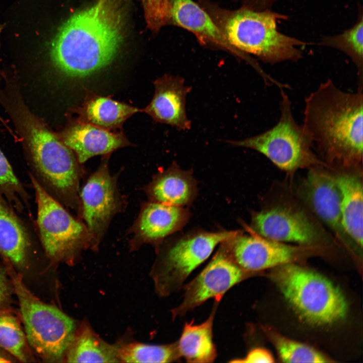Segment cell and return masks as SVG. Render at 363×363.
Wrapping results in <instances>:
<instances>
[{
  "instance_id": "obj_1",
  "label": "cell",
  "mask_w": 363,
  "mask_h": 363,
  "mask_svg": "<svg viewBox=\"0 0 363 363\" xmlns=\"http://www.w3.org/2000/svg\"><path fill=\"white\" fill-rule=\"evenodd\" d=\"M123 0H97L72 15L60 27L50 50L54 68L68 78H82L108 66L123 40Z\"/></svg>"
},
{
  "instance_id": "obj_2",
  "label": "cell",
  "mask_w": 363,
  "mask_h": 363,
  "mask_svg": "<svg viewBox=\"0 0 363 363\" xmlns=\"http://www.w3.org/2000/svg\"><path fill=\"white\" fill-rule=\"evenodd\" d=\"M363 88L345 91L331 79L305 100L302 128L313 150L331 164L357 165L363 151Z\"/></svg>"
},
{
  "instance_id": "obj_3",
  "label": "cell",
  "mask_w": 363,
  "mask_h": 363,
  "mask_svg": "<svg viewBox=\"0 0 363 363\" xmlns=\"http://www.w3.org/2000/svg\"><path fill=\"white\" fill-rule=\"evenodd\" d=\"M208 13L229 43L238 50L275 65L302 57L297 48L306 43L277 30V21L287 17L270 10L245 7L234 11L207 5Z\"/></svg>"
},
{
  "instance_id": "obj_4",
  "label": "cell",
  "mask_w": 363,
  "mask_h": 363,
  "mask_svg": "<svg viewBox=\"0 0 363 363\" xmlns=\"http://www.w3.org/2000/svg\"><path fill=\"white\" fill-rule=\"evenodd\" d=\"M23 117L28 175L64 206L76 209L81 170L75 154L32 114Z\"/></svg>"
},
{
  "instance_id": "obj_5",
  "label": "cell",
  "mask_w": 363,
  "mask_h": 363,
  "mask_svg": "<svg viewBox=\"0 0 363 363\" xmlns=\"http://www.w3.org/2000/svg\"><path fill=\"white\" fill-rule=\"evenodd\" d=\"M272 277L286 300L308 322L330 324L346 315L347 304L342 293L323 276L288 263L277 266Z\"/></svg>"
},
{
  "instance_id": "obj_6",
  "label": "cell",
  "mask_w": 363,
  "mask_h": 363,
  "mask_svg": "<svg viewBox=\"0 0 363 363\" xmlns=\"http://www.w3.org/2000/svg\"><path fill=\"white\" fill-rule=\"evenodd\" d=\"M6 268L18 299L29 345L47 361L65 359L77 331L74 320L57 308L37 298L10 266Z\"/></svg>"
},
{
  "instance_id": "obj_7",
  "label": "cell",
  "mask_w": 363,
  "mask_h": 363,
  "mask_svg": "<svg viewBox=\"0 0 363 363\" xmlns=\"http://www.w3.org/2000/svg\"><path fill=\"white\" fill-rule=\"evenodd\" d=\"M280 115L277 123L262 133L243 140L229 141V144L255 150L287 172L324 165L313 152L302 126L295 121L288 95L284 88H280Z\"/></svg>"
},
{
  "instance_id": "obj_8",
  "label": "cell",
  "mask_w": 363,
  "mask_h": 363,
  "mask_svg": "<svg viewBox=\"0 0 363 363\" xmlns=\"http://www.w3.org/2000/svg\"><path fill=\"white\" fill-rule=\"evenodd\" d=\"M28 176L37 206L35 226L46 258L52 263L73 264L82 251L93 246L86 225L74 218Z\"/></svg>"
},
{
  "instance_id": "obj_9",
  "label": "cell",
  "mask_w": 363,
  "mask_h": 363,
  "mask_svg": "<svg viewBox=\"0 0 363 363\" xmlns=\"http://www.w3.org/2000/svg\"><path fill=\"white\" fill-rule=\"evenodd\" d=\"M238 233L199 231L170 244L161 252L151 271L156 293L166 297L182 289L191 273L209 258L217 245Z\"/></svg>"
},
{
  "instance_id": "obj_10",
  "label": "cell",
  "mask_w": 363,
  "mask_h": 363,
  "mask_svg": "<svg viewBox=\"0 0 363 363\" xmlns=\"http://www.w3.org/2000/svg\"><path fill=\"white\" fill-rule=\"evenodd\" d=\"M252 273L243 269L235 263L224 242L222 243L202 271L184 285L182 302L171 310L173 320L185 316L209 299H222L229 289L247 279Z\"/></svg>"
},
{
  "instance_id": "obj_11",
  "label": "cell",
  "mask_w": 363,
  "mask_h": 363,
  "mask_svg": "<svg viewBox=\"0 0 363 363\" xmlns=\"http://www.w3.org/2000/svg\"><path fill=\"white\" fill-rule=\"evenodd\" d=\"M0 256L5 264L19 269L47 260L34 218L22 216L1 193Z\"/></svg>"
},
{
  "instance_id": "obj_12",
  "label": "cell",
  "mask_w": 363,
  "mask_h": 363,
  "mask_svg": "<svg viewBox=\"0 0 363 363\" xmlns=\"http://www.w3.org/2000/svg\"><path fill=\"white\" fill-rule=\"evenodd\" d=\"M81 199L85 225L93 246L96 247L120 205L116 182L106 162L88 178L82 190Z\"/></svg>"
},
{
  "instance_id": "obj_13",
  "label": "cell",
  "mask_w": 363,
  "mask_h": 363,
  "mask_svg": "<svg viewBox=\"0 0 363 363\" xmlns=\"http://www.w3.org/2000/svg\"><path fill=\"white\" fill-rule=\"evenodd\" d=\"M251 226L254 233L282 243L308 246L322 238L314 223L304 213L286 207L254 212Z\"/></svg>"
},
{
  "instance_id": "obj_14",
  "label": "cell",
  "mask_w": 363,
  "mask_h": 363,
  "mask_svg": "<svg viewBox=\"0 0 363 363\" xmlns=\"http://www.w3.org/2000/svg\"><path fill=\"white\" fill-rule=\"evenodd\" d=\"M224 243L235 263L251 272L291 263L304 250L302 247L286 245L255 233L243 235L239 232Z\"/></svg>"
},
{
  "instance_id": "obj_15",
  "label": "cell",
  "mask_w": 363,
  "mask_h": 363,
  "mask_svg": "<svg viewBox=\"0 0 363 363\" xmlns=\"http://www.w3.org/2000/svg\"><path fill=\"white\" fill-rule=\"evenodd\" d=\"M304 197L319 218L340 240L352 241L343 228L340 211V193L335 177L313 168L302 185Z\"/></svg>"
},
{
  "instance_id": "obj_16",
  "label": "cell",
  "mask_w": 363,
  "mask_h": 363,
  "mask_svg": "<svg viewBox=\"0 0 363 363\" xmlns=\"http://www.w3.org/2000/svg\"><path fill=\"white\" fill-rule=\"evenodd\" d=\"M155 92L144 109L155 121L170 125L178 130H189L191 122L186 112V97L192 87L185 84L183 78L166 74L154 82Z\"/></svg>"
},
{
  "instance_id": "obj_17",
  "label": "cell",
  "mask_w": 363,
  "mask_h": 363,
  "mask_svg": "<svg viewBox=\"0 0 363 363\" xmlns=\"http://www.w3.org/2000/svg\"><path fill=\"white\" fill-rule=\"evenodd\" d=\"M170 21L196 35L199 39L209 42L246 60L256 70L258 65L248 55L232 46L214 22L210 15L192 0H169Z\"/></svg>"
},
{
  "instance_id": "obj_18",
  "label": "cell",
  "mask_w": 363,
  "mask_h": 363,
  "mask_svg": "<svg viewBox=\"0 0 363 363\" xmlns=\"http://www.w3.org/2000/svg\"><path fill=\"white\" fill-rule=\"evenodd\" d=\"M60 140L75 153L80 163L96 155L109 153L129 144L121 134L113 133L89 123L72 125Z\"/></svg>"
},
{
  "instance_id": "obj_19",
  "label": "cell",
  "mask_w": 363,
  "mask_h": 363,
  "mask_svg": "<svg viewBox=\"0 0 363 363\" xmlns=\"http://www.w3.org/2000/svg\"><path fill=\"white\" fill-rule=\"evenodd\" d=\"M189 217L182 206L153 202L144 206L136 226V236L141 242L157 243L180 229Z\"/></svg>"
},
{
  "instance_id": "obj_20",
  "label": "cell",
  "mask_w": 363,
  "mask_h": 363,
  "mask_svg": "<svg viewBox=\"0 0 363 363\" xmlns=\"http://www.w3.org/2000/svg\"><path fill=\"white\" fill-rule=\"evenodd\" d=\"M222 299L214 298V303L208 318L204 322L195 325L194 320L185 322L180 338L177 341L182 357L191 363H210L217 356L213 340V325L219 302Z\"/></svg>"
},
{
  "instance_id": "obj_21",
  "label": "cell",
  "mask_w": 363,
  "mask_h": 363,
  "mask_svg": "<svg viewBox=\"0 0 363 363\" xmlns=\"http://www.w3.org/2000/svg\"><path fill=\"white\" fill-rule=\"evenodd\" d=\"M148 192L154 202L183 207L195 197L196 182L190 170L180 169L174 162L154 177Z\"/></svg>"
},
{
  "instance_id": "obj_22",
  "label": "cell",
  "mask_w": 363,
  "mask_h": 363,
  "mask_svg": "<svg viewBox=\"0 0 363 363\" xmlns=\"http://www.w3.org/2000/svg\"><path fill=\"white\" fill-rule=\"evenodd\" d=\"M340 193V211L345 232L361 248L362 247L363 188L359 177L344 173L335 177Z\"/></svg>"
},
{
  "instance_id": "obj_23",
  "label": "cell",
  "mask_w": 363,
  "mask_h": 363,
  "mask_svg": "<svg viewBox=\"0 0 363 363\" xmlns=\"http://www.w3.org/2000/svg\"><path fill=\"white\" fill-rule=\"evenodd\" d=\"M65 359L68 362H119L116 345L99 338L88 326L76 331Z\"/></svg>"
},
{
  "instance_id": "obj_24",
  "label": "cell",
  "mask_w": 363,
  "mask_h": 363,
  "mask_svg": "<svg viewBox=\"0 0 363 363\" xmlns=\"http://www.w3.org/2000/svg\"><path fill=\"white\" fill-rule=\"evenodd\" d=\"M139 109L110 98L97 96L88 100L82 109L87 123L103 129L120 126Z\"/></svg>"
},
{
  "instance_id": "obj_25",
  "label": "cell",
  "mask_w": 363,
  "mask_h": 363,
  "mask_svg": "<svg viewBox=\"0 0 363 363\" xmlns=\"http://www.w3.org/2000/svg\"><path fill=\"white\" fill-rule=\"evenodd\" d=\"M123 362H173L182 358L177 341L162 345L130 342L116 345Z\"/></svg>"
},
{
  "instance_id": "obj_26",
  "label": "cell",
  "mask_w": 363,
  "mask_h": 363,
  "mask_svg": "<svg viewBox=\"0 0 363 363\" xmlns=\"http://www.w3.org/2000/svg\"><path fill=\"white\" fill-rule=\"evenodd\" d=\"M357 23L351 28L334 36H325L323 45L338 49L345 53L354 64L357 75V88H363V18L359 16Z\"/></svg>"
},
{
  "instance_id": "obj_27",
  "label": "cell",
  "mask_w": 363,
  "mask_h": 363,
  "mask_svg": "<svg viewBox=\"0 0 363 363\" xmlns=\"http://www.w3.org/2000/svg\"><path fill=\"white\" fill-rule=\"evenodd\" d=\"M0 193L21 214L33 217L31 197L15 172L11 164L0 149Z\"/></svg>"
},
{
  "instance_id": "obj_28",
  "label": "cell",
  "mask_w": 363,
  "mask_h": 363,
  "mask_svg": "<svg viewBox=\"0 0 363 363\" xmlns=\"http://www.w3.org/2000/svg\"><path fill=\"white\" fill-rule=\"evenodd\" d=\"M25 332L13 314L0 310V347L19 360L30 359Z\"/></svg>"
},
{
  "instance_id": "obj_29",
  "label": "cell",
  "mask_w": 363,
  "mask_h": 363,
  "mask_svg": "<svg viewBox=\"0 0 363 363\" xmlns=\"http://www.w3.org/2000/svg\"><path fill=\"white\" fill-rule=\"evenodd\" d=\"M278 354L287 362H326L329 361L315 349L286 338L275 333L271 334Z\"/></svg>"
},
{
  "instance_id": "obj_30",
  "label": "cell",
  "mask_w": 363,
  "mask_h": 363,
  "mask_svg": "<svg viewBox=\"0 0 363 363\" xmlns=\"http://www.w3.org/2000/svg\"><path fill=\"white\" fill-rule=\"evenodd\" d=\"M14 292L7 269L0 265V307L8 302Z\"/></svg>"
},
{
  "instance_id": "obj_31",
  "label": "cell",
  "mask_w": 363,
  "mask_h": 363,
  "mask_svg": "<svg viewBox=\"0 0 363 363\" xmlns=\"http://www.w3.org/2000/svg\"><path fill=\"white\" fill-rule=\"evenodd\" d=\"M230 362L270 363L274 362L273 357L266 350L256 348L249 351L247 356L243 358H236Z\"/></svg>"
},
{
  "instance_id": "obj_32",
  "label": "cell",
  "mask_w": 363,
  "mask_h": 363,
  "mask_svg": "<svg viewBox=\"0 0 363 363\" xmlns=\"http://www.w3.org/2000/svg\"><path fill=\"white\" fill-rule=\"evenodd\" d=\"M278 0H244L245 4L255 10L262 11L270 10Z\"/></svg>"
},
{
  "instance_id": "obj_33",
  "label": "cell",
  "mask_w": 363,
  "mask_h": 363,
  "mask_svg": "<svg viewBox=\"0 0 363 363\" xmlns=\"http://www.w3.org/2000/svg\"><path fill=\"white\" fill-rule=\"evenodd\" d=\"M11 361L8 359L6 357L0 355V362H8Z\"/></svg>"
},
{
  "instance_id": "obj_34",
  "label": "cell",
  "mask_w": 363,
  "mask_h": 363,
  "mask_svg": "<svg viewBox=\"0 0 363 363\" xmlns=\"http://www.w3.org/2000/svg\"><path fill=\"white\" fill-rule=\"evenodd\" d=\"M3 27H4V26L0 24V33H1L2 30L3 29Z\"/></svg>"
},
{
  "instance_id": "obj_35",
  "label": "cell",
  "mask_w": 363,
  "mask_h": 363,
  "mask_svg": "<svg viewBox=\"0 0 363 363\" xmlns=\"http://www.w3.org/2000/svg\"><path fill=\"white\" fill-rule=\"evenodd\" d=\"M0 120H1L2 122L4 123V120H3V119H2V118L1 117V116H0Z\"/></svg>"
},
{
  "instance_id": "obj_36",
  "label": "cell",
  "mask_w": 363,
  "mask_h": 363,
  "mask_svg": "<svg viewBox=\"0 0 363 363\" xmlns=\"http://www.w3.org/2000/svg\"><path fill=\"white\" fill-rule=\"evenodd\" d=\"M148 1H151V0H148Z\"/></svg>"
}]
</instances>
